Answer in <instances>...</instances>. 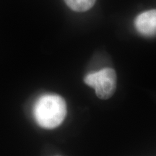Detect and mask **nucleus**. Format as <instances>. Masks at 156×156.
Instances as JSON below:
<instances>
[{
    "instance_id": "f257e3e1",
    "label": "nucleus",
    "mask_w": 156,
    "mask_h": 156,
    "mask_svg": "<svg viewBox=\"0 0 156 156\" xmlns=\"http://www.w3.org/2000/svg\"><path fill=\"white\" fill-rule=\"evenodd\" d=\"M67 115V105L60 95L45 94L38 98L34 107V116L41 127L51 129L64 122Z\"/></svg>"
},
{
    "instance_id": "f03ea898",
    "label": "nucleus",
    "mask_w": 156,
    "mask_h": 156,
    "mask_svg": "<svg viewBox=\"0 0 156 156\" xmlns=\"http://www.w3.org/2000/svg\"><path fill=\"white\" fill-rule=\"evenodd\" d=\"M116 72L112 68L89 73L84 78L85 84L93 87L97 96L103 100L112 97L116 89Z\"/></svg>"
},
{
    "instance_id": "7ed1b4c3",
    "label": "nucleus",
    "mask_w": 156,
    "mask_h": 156,
    "mask_svg": "<svg viewBox=\"0 0 156 156\" xmlns=\"http://www.w3.org/2000/svg\"><path fill=\"white\" fill-rule=\"evenodd\" d=\"M134 26L140 34L146 37L156 36V9L145 11L137 15Z\"/></svg>"
},
{
    "instance_id": "20e7f679",
    "label": "nucleus",
    "mask_w": 156,
    "mask_h": 156,
    "mask_svg": "<svg viewBox=\"0 0 156 156\" xmlns=\"http://www.w3.org/2000/svg\"><path fill=\"white\" fill-rule=\"evenodd\" d=\"M64 2L73 11L83 12L92 8L95 0H64Z\"/></svg>"
}]
</instances>
